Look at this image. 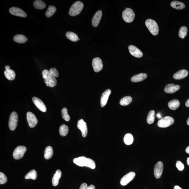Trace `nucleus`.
<instances>
[{"label": "nucleus", "mask_w": 189, "mask_h": 189, "mask_svg": "<svg viewBox=\"0 0 189 189\" xmlns=\"http://www.w3.org/2000/svg\"><path fill=\"white\" fill-rule=\"evenodd\" d=\"M42 75L44 82L48 87H54L56 86L57 80L56 77L53 76L50 71L46 69L44 70Z\"/></svg>", "instance_id": "obj_1"}, {"label": "nucleus", "mask_w": 189, "mask_h": 189, "mask_svg": "<svg viewBox=\"0 0 189 189\" xmlns=\"http://www.w3.org/2000/svg\"><path fill=\"white\" fill-rule=\"evenodd\" d=\"M83 3L77 1L73 4L70 9L69 14L71 16H75L80 14L83 8Z\"/></svg>", "instance_id": "obj_2"}, {"label": "nucleus", "mask_w": 189, "mask_h": 189, "mask_svg": "<svg viewBox=\"0 0 189 189\" xmlns=\"http://www.w3.org/2000/svg\"><path fill=\"white\" fill-rule=\"evenodd\" d=\"M145 24L150 33L154 36H157L159 32V27L155 21L152 19H148Z\"/></svg>", "instance_id": "obj_3"}, {"label": "nucleus", "mask_w": 189, "mask_h": 189, "mask_svg": "<svg viewBox=\"0 0 189 189\" xmlns=\"http://www.w3.org/2000/svg\"><path fill=\"white\" fill-rule=\"evenodd\" d=\"M122 18L126 23H130L133 22L135 18V14L131 9L128 8L122 13Z\"/></svg>", "instance_id": "obj_4"}, {"label": "nucleus", "mask_w": 189, "mask_h": 189, "mask_svg": "<svg viewBox=\"0 0 189 189\" xmlns=\"http://www.w3.org/2000/svg\"><path fill=\"white\" fill-rule=\"evenodd\" d=\"M174 121V119L172 117L166 116L158 121L157 125L160 128H166L173 124Z\"/></svg>", "instance_id": "obj_5"}, {"label": "nucleus", "mask_w": 189, "mask_h": 189, "mask_svg": "<svg viewBox=\"0 0 189 189\" xmlns=\"http://www.w3.org/2000/svg\"><path fill=\"white\" fill-rule=\"evenodd\" d=\"M18 122V116L16 112H13L11 113L9 118V126L11 131H14L17 126Z\"/></svg>", "instance_id": "obj_6"}, {"label": "nucleus", "mask_w": 189, "mask_h": 189, "mask_svg": "<svg viewBox=\"0 0 189 189\" xmlns=\"http://www.w3.org/2000/svg\"><path fill=\"white\" fill-rule=\"evenodd\" d=\"M27 150L25 146H19L14 150L13 153V157L16 160H19L22 158Z\"/></svg>", "instance_id": "obj_7"}, {"label": "nucleus", "mask_w": 189, "mask_h": 189, "mask_svg": "<svg viewBox=\"0 0 189 189\" xmlns=\"http://www.w3.org/2000/svg\"><path fill=\"white\" fill-rule=\"evenodd\" d=\"M26 115L27 120L29 126L31 128L35 127L38 122L37 119L35 115L31 112H28Z\"/></svg>", "instance_id": "obj_8"}, {"label": "nucleus", "mask_w": 189, "mask_h": 189, "mask_svg": "<svg viewBox=\"0 0 189 189\" xmlns=\"http://www.w3.org/2000/svg\"><path fill=\"white\" fill-rule=\"evenodd\" d=\"M136 176L135 172H131L124 175L121 179L120 183L122 186H126L129 183L130 181L133 180Z\"/></svg>", "instance_id": "obj_9"}, {"label": "nucleus", "mask_w": 189, "mask_h": 189, "mask_svg": "<svg viewBox=\"0 0 189 189\" xmlns=\"http://www.w3.org/2000/svg\"><path fill=\"white\" fill-rule=\"evenodd\" d=\"M163 168L164 166L161 161H158L155 164L154 167V173L156 178L158 179L160 178L163 173Z\"/></svg>", "instance_id": "obj_10"}, {"label": "nucleus", "mask_w": 189, "mask_h": 189, "mask_svg": "<svg viewBox=\"0 0 189 189\" xmlns=\"http://www.w3.org/2000/svg\"><path fill=\"white\" fill-rule=\"evenodd\" d=\"M92 65L93 70L95 72H98L103 68V64L100 58L97 57L94 58L93 60Z\"/></svg>", "instance_id": "obj_11"}, {"label": "nucleus", "mask_w": 189, "mask_h": 189, "mask_svg": "<svg viewBox=\"0 0 189 189\" xmlns=\"http://www.w3.org/2000/svg\"><path fill=\"white\" fill-rule=\"evenodd\" d=\"M33 102L36 107L43 112H46L47 111V108L44 102L36 97H34L32 98Z\"/></svg>", "instance_id": "obj_12"}, {"label": "nucleus", "mask_w": 189, "mask_h": 189, "mask_svg": "<svg viewBox=\"0 0 189 189\" xmlns=\"http://www.w3.org/2000/svg\"><path fill=\"white\" fill-rule=\"evenodd\" d=\"M77 126L81 131L82 136L86 137L87 136L88 129L87 124L83 120L81 119L78 121Z\"/></svg>", "instance_id": "obj_13"}, {"label": "nucleus", "mask_w": 189, "mask_h": 189, "mask_svg": "<svg viewBox=\"0 0 189 189\" xmlns=\"http://www.w3.org/2000/svg\"><path fill=\"white\" fill-rule=\"evenodd\" d=\"M9 12L12 15L21 17H26L27 15L26 13L21 9L16 7H12L9 10Z\"/></svg>", "instance_id": "obj_14"}, {"label": "nucleus", "mask_w": 189, "mask_h": 189, "mask_svg": "<svg viewBox=\"0 0 189 189\" xmlns=\"http://www.w3.org/2000/svg\"><path fill=\"white\" fill-rule=\"evenodd\" d=\"M129 50L132 56L136 58H141L143 56V53L140 49L133 45L129 46Z\"/></svg>", "instance_id": "obj_15"}, {"label": "nucleus", "mask_w": 189, "mask_h": 189, "mask_svg": "<svg viewBox=\"0 0 189 189\" xmlns=\"http://www.w3.org/2000/svg\"><path fill=\"white\" fill-rule=\"evenodd\" d=\"M10 66H6L5 67L6 70L4 71V76L9 80H13L15 79L16 74L14 71L10 69Z\"/></svg>", "instance_id": "obj_16"}, {"label": "nucleus", "mask_w": 189, "mask_h": 189, "mask_svg": "<svg viewBox=\"0 0 189 189\" xmlns=\"http://www.w3.org/2000/svg\"><path fill=\"white\" fill-rule=\"evenodd\" d=\"M180 87L179 85H175L174 84H170L165 87L164 91L165 92L168 93H173L179 91Z\"/></svg>", "instance_id": "obj_17"}, {"label": "nucleus", "mask_w": 189, "mask_h": 189, "mask_svg": "<svg viewBox=\"0 0 189 189\" xmlns=\"http://www.w3.org/2000/svg\"><path fill=\"white\" fill-rule=\"evenodd\" d=\"M111 93V90L107 89L102 93L101 99V107H103L106 105L108 99Z\"/></svg>", "instance_id": "obj_18"}, {"label": "nucleus", "mask_w": 189, "mask_h": 189, "mask_svg": "<svg viewBox=\"0 0 189 189\" xmlns=\"http://www.w3.org/2000/svg\"><path fill=\"white\" fill-rule=\"evenodd\" d=\"M102 13L101 11L99 10L96 13L92 20V24L93 27L98 26L101 19Z\"/></svg>", "instance_id": "obj_19"}, {"label": "nucleus", "mask_w": 189, "mask_h": 189, "mask_svg": "<svg viewBox=\"0 0 189 189\" xmlns=\"http://www.w3.org/2000/svg\"><path fill=\"white\" fill-rule=\"evenodd\" d=\"M188 71L185 69H182L178 71L173 75V78L175 80L182 79L188 76Z\"/></svg>", "instance_id": "obj_20"}, {"label": "nucleus", "mask_w": 189, "mask_h": 189, "mask_svg": "<svg viewBox=\"0 0 189 189\" xmlns=\"http://www.w3.org/2000/svg\"><path fill=\"white\" fill-rule=\"evenodd\" d=\"M147 77V75L145 73H140L138 74L135 75L132 77L131 81L133 82H138L143 81Z\"/></svg>", "instance_id": "obj_21"}, {"label": "nucleus", "mask_w": 189, "mask_h": 189, "mask_svg": "<svg viewBox=\"0 0 189 189\" xmlns=\"http://www.w3.org/2000/svg\"><path fill=\"white\" fill-rule=\"evenodd\" d=\"M54 176L52 178V183L53 186H56L59 183V180L61 177L62 173L60 170H56V173L53 174Z\"/></svg>", "instance_id": "obj_22"}, {"label": "nucleus", "mask_w": 189, "mask_h": 189, "mask_svg": "<svg viewBox=\"0 0 189 189\" xmlns=\"http://www.w3.org/2000/svg\"><path fill=\"white\" fill-rule=\"evenodd\" d=\"M86 159L87 158L85 157H80L74 159L73 160V162L77 165L81 167L85 166Z\"/></svg>", "instance_id": "obj_23"}, {"label": "nucleus", "mask_w": 189, "mask_h": 189, "mask_svg": "<svg viewBox=\"0 0 189 189\" xmlns=\"http://www.w3.org/2000/svg\"><path fill=\"white\" fill-rule=\"evenodd\" d=\"M170 5L172 8L178 10H182L185 8V5L184 3L178 1H172L170 3Z\"/></svg>", "instance_id": "obj_24"}, {"label": "nucleus", "mask_w": 189, "mask_h": 189, "mask_svg": "<svg viewBox=\"0 0 189 189\" xmlns=\"http://www.w3.org/2000/svg\"><path fill=\"white\" fill-rule=\"evenodd\" d=\"M14 40L16 43L23 44L27 41V38L23 35L17 34L14 36Z\"/></svg>", "instance_id": "obj_25"}, {"label": "nucleus", "mask_w": 189, "mask_h": 189, "mask_svg": "<svg viewBox=\"0 0 189 189\" xmlns=\"http://www.w3.org/2000/svg\"><path fill=\"white\" fill-rule=\"evenodd\" d=\"M180 102L178 100H172L168 103V106L170 109L175 110L179 108L180 106Z\"/></svg>", "instance_id": "obj_26"}, {"label": "nucleus", "mask_w": 189, "mask_h": 189, "mask_svg": "<svg viewBox=\"0 0 189 189\" xmlns=\"http://www.w3.org/2000/svg\"><path fill=\"white\" fill-rule=\"evenodd\" d=\"M53 154V148L51 146L47 147L45 148L44 157L45 159L48 160L52 157Z\"/></svg>", "instance_id": "obj_27"}, {"label": "nucleus", "mask_w": 189, "mask_h": 189, "mask_svg": "<svg viewBox=\"0 0 189 189\" xmlns=\"http://www.w3.org/2000/svg\"><path fill=\"white\" fill-rule=\"evenodd\" d=\"M37 172L36 170H30L26 175L25 177V179H31L34 180H36L37 179Z\"/></svg>", "instance_id": "obj_28"}, {"label": "nucleus", "mask_w": 189, "mask_h": 189, "mask_svg": "<svg viewBox=\"0 0 189 189\" xmlns=\"http://www.w3.org/2000/svg\"><path fill=\"white\" fill-rule=\"evenodd\" d=\"M66 36L68 39L73 42L77 41L79 39L78 35L73 32H67L66 34Z\"/></svg>", "instance_id": "obj_29"}, {"label": "nucleus", "mask_w": 189, "mask_h": 189, "mask_svg": "<svg viewBox=\"0 0 189 189\" xmlns=\"http://www.w3.org/2000/svg\"><path fill=\"white\" fill-rule=\"evenodd\" d=\"M133 135L130 133H127L124 138V142L126 145H130L133 144Z\"/></svg>", "instance_id": "obj_30"}, {"label": "nucleus", "mask_w": 189, "mask_h": 189, "mask_svg": "<svg viewBox=\"0 0 189 189\" xmlns=\"http://www.w3.org/2000/svg\"><path fill=\"white\" fill-rule=\"evenodd\" d=\"M34 8L37 9L42 10L44 9L46 5L43 1L41 0H37L34 1Z\"/></svg>", "instance_id": "obj_31"}, {"label": "nucleus", "mask_w": 189, "mask_h": 189, "mask_svg": "<svg viewBox=\"0 0 189 189\" xmlns=\"http://www.w3.org/2000/svg\"><path fill=\"white\" fill-rule=\"evenodd\" d=\"M69 129L68 126L66 125H62L60 126L59 129L60 134L62 137H65L68 133Z\"/></svg>", "instance_id": "obj_32"}, {"label": "nucleus", "mask_w": 189, "mask_h": 189, "mask_svg": "<svg viewBox=\"0 0 189 189\" xmlns=\"http://www.w3.org/2000/svg\"><path fill=\"white\" fill-rule=\"evenodd\" d=\"M132 98L131 96H127L124 97L120 101V104L122 106H127L132 102Z\"/></svg>", "instance_id": "obj_33"}, {"label": "nucleus", "mask_w": 189, "mask_h": 189, "mask_svg": "<svg viewBox=\"0 0 189 189\" xmlns=\"http://www.w3.org/2000/svg\"><path fill=\"white\" fill-rule=\"evenodd\" d=\"M56 11V7L52 6V5H50L47 9V10L46 13L45 15L48 18L50 17L55 14Z\"/></svg>", "instance_id": "obj_34"}, {"label": "nucleus", "mask_w": 189, "mask_h": 189, "mask_svg": "<svg viewBox=\"0 0 189 189\" xmlns=\"http://www.w3.org/2000/svg\"><path fill=\"white\" fill-rule=\"evenodd\" d=\"M155 112L153 110L150 111L148 113L147 118V122L148 124H151L153 123L155 121Z\"/></svg>", "instance_id": "obj_35"}, {"label": "nucleus", "mask_w": 189, "mask_h": 189, "mask_svg": "<svg viewBox=\"0 0 189 189\" xmlns=\"http://www.w3.org/2000/svg\"><path fill=\"white\" fill-rule=\"evenodd\" d=\"M188 29L186 26L181 27L179 32V36L182 39H184L187 36L188 33Z\"/></svg>", "instance_id": "obj_36"}, {"label": "nucleus", "mask_w": 189, "mask_h": 189, "mask_svg": "<svg viewBox=\"0 0 189 189\" xmlns=\"http://www.w3.org/2000/svg\"><path fill=\"white\" fill-rule=\"evenodd\" d=\"M85 166L89 167L93 169H94L96 168V164H95L94 161L92 159L89 158H87Z\"/></svg>", "instance_id": "obj_37"}, {"label": "nucleus", "mask_w": 189, "mask_h": 189, "mask_svg": "<svg viewBox=\"0 0 189 189\" xmlns=\"http://www.w3.org/2000/svg\"><path fill=\"white\" fill-rule=\"evenodd\" d=\"M61 113L62 118L66 121L68 122L70 120V117L68 113L67 108H63L62 110Z\"/></svg>", "instance_id": "obj_38"}, {"label": "nucleus", "mask_w": 189, "mask_h": 189, "mask_svg": "<svg viewBox=\"0 0 189 189\" xmlns=\"http://www.w3.org/2000/svg\"><path fill=\"white\" fill-rule=\"evenodd\" d=\"M8 180L6 175L2 172H0V184H4L6 183Z\"/></svg>", "instance_id": "obj_39"}, {"label": "nucleus", "mask_w": 189, "mask_h": 189, "mask_svg": "<svg viewBox=\"0 0 189 189\" xmlns=\"http://www.w3.org/2000/svg\"><path fill=\"white\" fill-rule=\"evenodd\" d=\"M176 166L178 168V169L180 171H182L184 168V165L181 161H177L176 164Z\"/></svg>", "instance_id": "obj_40"}, {"label": "nucleus", "mask_w": 189, "mask_h": 189, "mask_svg": "<svg viewBox=\"0 0 189 189\" xmlns=\"http://www.w3.org/2000/svg\"><path fill=\"white\" fill-rule=\"evenodd\" d=\"M49 71H50L51 74L55 77L58 78V76H59V73H58L57 70L55 68H50V70H49Z\"/></svg>", "instance_id": "obj_41"}, {"label": "nucleus", "mask_w": 189, "mask_h": 189, "mask_svg": "<svg viewBox=\"0 0 189 189\" xmlns=\"http://www.w3.org/2000/svg\"><path fill=\"white\" fill-rule=\"evenodd\" d=\"M87 183H83L81 185L79 189H87Z\"/></svg>", "instance_id": "obj_42"}, {"label": "nucleus", "mask_w": 189, "mask_h": 189, "mask_svg": "<svg viewBox=\"0 0 189 189\" xmlns=\"http://www.w3.org/2000/svg\"><path fill=\"white\" fill-rule=\"evenodd\" d=\"M87 189H95V187L94 185H91L88 187Z\"/></svg>", "instance_id": "obj_43"}, {"label": "nucleus", "mask_w": 189, "mask_h": 189, "mask_svg": "<svg viewBox=\"0 0 189 189\" xmlns=\"http://www.w3.org/2000/svg\"><path fill=\"white\" fill-rule=\"evenodd\" d=\"M185 105H186L187 107H189V99L187 100L186 103H185Z\"/></svg>", "instance_id": "obj_44"}, {"label": "nucleus", "mask_w": 189, "mask_h": 189, "mask_svg": "<svg viewBox=\"0 0 189 189\" xmlns=\"http://www.w3.org/2000/svg\"><path fill=\"white\" fill-rule=\"evenodd\" d=\"M186 152L187 153L189 154V146L188 147L186 148Z\"/></svg>", "instance_id": "obj_45"}, {"label": "nucleus", "mask_w": 189, "mask_h": 189, "mask_svg": "<svg viewBox=\"0 0 189 189\" xmlns=\"http://www.w3.org/2000/svg\"><path fill=\"white\" fill-rule=\"evenodd\" d=\"M174 189H182L180 187L178 186H175L174 187Z\"/></svg>", "instance_id": "obj_46"}, {"label": "nucleus", "mask_w": 189, "mask_h": 189, "mask_svg": "<svg viewBox=\"0 0 189 189\" xmlns=\"http://www.w3.org/2000/svg\"><path fill=\"white\" fill-rule=\"evenodd\" d=\"M157 116L158 118H161V116L160 114L158 113L157 115Z\"/></svg>", "instance_id": "obj_47"}, {"label": "nucleus", "mask_w": 189, "mask_h": 189, "mask_svg": "<svg viewBox=\"0 0 189 189\" xmlns=\"http://www.w3.org/2000/svg\"><path fill=\"white\" fill-rule=\"evenodd\" d=\"M187 164H188V165L189 166V157H188V158H187Z\"/></svg>", "instance_id": "obj_48"}, {"label": "nucleus", "mask_w": 189, "mask_h": 189, "mask_svg": "<svg viewBox=\"0 0 189 189\" xmlns=\"http://www.w3.org/2000/svg\"><path fill=\"white\" fill-rule=\"evenodd\" d=\"M187 124L189 126V117H188V120H187Z\"/></svg>", "instance_id": "obj_49"}]
</instances>
